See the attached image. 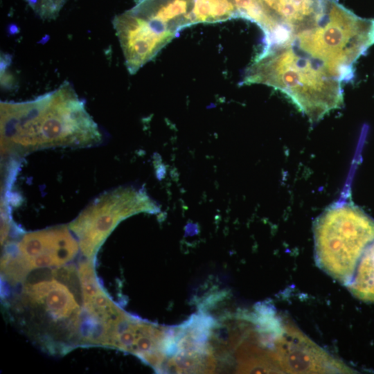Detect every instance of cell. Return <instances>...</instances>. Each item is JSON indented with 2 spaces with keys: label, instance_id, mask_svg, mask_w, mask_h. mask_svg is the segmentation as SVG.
<instances>
[{
  "label": "cell",
  "instance_id": "3",
  "mask_svg": "<svg viewBox=\"0 0 374 374\" xmlns=\"http://www.w3.org/2000/svg\"><path fill=\"white\" fill-rule=\"evenodd\" d=\"M315 260L350 292L374 262V220L355 206L349 184L314 224Z\"/></svg>",
  "mask_w": 374,
  "mask_h": 374
},
{
  "label": "cell",
  "instance_id": "1",
  "mask_svg": "<svg viewBox=\"0 0 374 374\" xmlns=\"http://www.w3.org/2000/svg\"><path fill=\"white\" fill-rule=\"evenodd\" d=\"M0 109L3 153L91 146L102 140L97 124L68 81L33 100L1 102Z\"/></svg>",
  "mask_w": 374,
  "mask_h": 374
},
{
  "label": "cell",
  "instance_id": "5",
  "mask_svg": "<svg viewBox=\"0 0 374 374\" xmlns=\"http://www.w3.org/2000/svg\"><path fill=\"white\" fill-rule=\"evenodd\" d=\"M51 277H48L46 270L45 278L42 269L38 272L41 278L29 280L23 287L21 302L33 314V318L42 316V321L46 320L49 329L57 331V337L63 330L66 341L81 345L82 326L88 313L85 307L80 310L73 294L80 286L78 270L66 265L51 269Z\"/></svg>",
  "mask_w": 374,
  "mask_h": 374
},
{
  "label": "cell",
  "instance_id": "2",
  "mask_svg": "<svg viewBox=\"0 0 374 374\" xmlns=\"http://www.w3.org/2000/svg\"><path fill=\"white\" fill-rule=\"evenodd\" d=\"M342 81L292 43L265 46L247 69L244 84H260L284 93L316 123L342 106Z\"/></svg>",
  "mask_w": 374,
  "mask_h": 374
},
{
  "label": "cell",
  "instance_id": "4",
  "mask_svg": "<svg viewBox=\"0 0 374 374\" xmlns=\"http://www.w3.org/2000/svg\"><path fill=\"white\" fill-rule=\"evenodd\" d=\"M288 42L323 64L342 82L354 76L353 64L374 44V19L361 18L329 0L314 23L291 35Z\"/></svg>",
  "mask_w": 374,
  "mask_h": 374
},
{
  "label": "cell",
  "instance_id": "10",
  "mask_svg": "<svg viewBox=\"0 0 374 374\" xmlns=\"http://www.w3.org/2000/svg\"><path fill=\"white\" fill-rule=\"evenodd\" d=\"M194 0H141L132 10L152 24L177 32L193 25Z\"/></svg>",
  "mask_w": 374,
  "mask_h": 374
},
{
  "label": "cell",
  "instance_id": "8",
  "mask_svg": "<svg viewBox=\"0 0 374 374\" xmlns=\"http://www.w3.org/2000/svg\"><path fill=\"white\" fill-rule=\"evenodd\" d=\"M121 192L108 193L96 199L70 224L81 252L91 258L116 224L127 213Z\"/></svg>",
  "mask_w": 374,
  "mask_h": 374
},
{
  "label": "cell",
  "instance_id": "11",
  "mask_svg": "<svg viewBox=\"0 0 374 374\" xmlns=\"http://www.w3.org/2000/svg\"><path fill=\"white\" fill-rule=\"evenodd\" d=\"M237 17L257 24L265 34L266 44L283 38L287 32L280 26L264 0H231Z\"/></svg>",
  "mask_w": 374,
  "mask_h": 374
},
{
  "label": "cell",
  "instance_id": "9",
  "mask_svg": "<svg viewBox=\"0 0 374 374\" xmlns=\"http://www.w3.org/2000/svg\"><path fill=\"white\" fill-rule=\"evenodd\" d=\"M329 0H264L280 26L292 34L324 13Z\"/></svg>",
  "mask_w": 374,
  "mask_h": 374
},
{
  "label": "cell",
  "instance_id": "6",
  "mask_svg": "<svg viewBox=\"0 0 374 374\" xmlns=\"http://www.w3.org/2000/svg\"><path fill=\"white\" fill-rule=\"evenodd\" d=\"M78 251L77 240L66 227H55L26 234L5 256L24 274L30 270L63 266Z\"/></svg>",
  "mask_w": 374,
  "mask_h": 374
},
{
  "label": "cell",
  "instance_id": "12",
  "mask_svg": "<svg viewBox=\"0 0 374 374\" xmlns=\"http://www.w3.org/2000/svg\"><path fill=\"white\" fill-rule=\"evenodd\" d=\"M237 17L231 0H194L192 9L193 25L215 23Z\"/></svg>",
  "mask_w": 374,
  "mask_h": 374
},
{
  "label": "cell",
  "instance_id": "7",
  "mask_svg": "<svg viewBox=\"0 0 374 374\" xmlns=\"http://www.w3.org/2000/svg\"><path fill=\"white\" fill-rule=\"evenodd\" d=\"M113 26L131 74L153 59L177 33L154 25L132 9L116 16Z\"/></svg>",
  "mask_w": 374,
  "mask_h": 374
}]
</instances>
